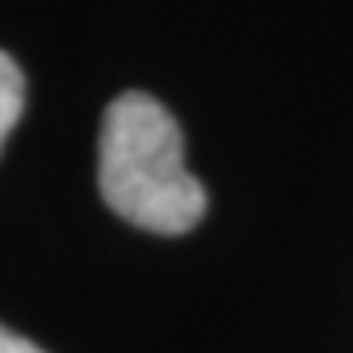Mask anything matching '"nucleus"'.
I'll list each match as a JSON object with an SVG mask.
<instances>
[{"mask_svg":"<svg viewBox=\"0 0 353 353\" xmlns=\"http://www.w3.org/2000/svg\"><path fill=\"white\" fill-rule=\"evenodd\" d=\"M99 189L122 220L157 236H185L208 208V192L185 165L176 118L141 90L118 94L102 114Z\"/></svg>","mask_w":353,"mask_h":353,"instance_id":"obj_1","label":"nucleus"},{"mask_svg":"<svg viewBox=\"0 0 353 353\" xmlns=\"http://www.w3.org/2000/svg\"><path fill=\"white\" fill-rule=\"evenodd\" d=\"M24 114V71L8 51H0V150Z\"/></svg>","mask_w":353,"mask_h":353,"instance_id":"obj_2","label":"nucleus"},{"mask_svg":"<svg viewBox=\"0 0 353 353\" xmlns=\"http://www.w3.org/2000/svg\"><path fill=\"white\" fill-rule=\"evenodd\" d=\"M0 353H43V350L32 345L28 338H20V334H12L8 326H0Z\"/></svg>","mask_w":353,"mask_h":353,"instance_id":"obj_3","label":"nucleus"}]
</instances>
